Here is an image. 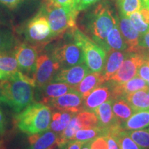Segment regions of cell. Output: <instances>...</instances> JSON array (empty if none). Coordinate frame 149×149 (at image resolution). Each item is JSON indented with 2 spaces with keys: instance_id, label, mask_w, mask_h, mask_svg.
<instances>
[{
  "instance_id": "6da1fadb",
  "label": "cell",
  "mask_w": 149,
  "mask_h": 149,
  "mask_svg": "<svg viewBox=\"0 0 149 149\" xmlns=\"http://www.w3.org/2000/svg\"><path fill=\"white\" fill-rule=\"evenodd\" d=\"M35 84L20 71L0 81V102L19 113L35 101Z\"/></svg>"
},
{
  "instance_id": "7a4b0ae2",
  "label": "cell",
  "mask_w": 149,
  "mask_h": 149,
  "mask_svg": "<svg viewBox=\"0 0 149 149\" xmlns=\"http://www.w3.org/2000/svg\"><path fill=\"white\" fill-rule=\"evenodd\" d=\"M117 22L118 17L114 14L109 5L102 3L86 16L84 29L91 40L107 53L108 34Z\"/></svg>"
},
{
  "instance_id": "3957f363",
  "label": "cell",
  "mask_w": 149,
  "mask_h": 149,
  "mask_svg": "<svg viewBox=\"0 0 149 149\" xmlns=\"http://www.w3.org/2000/svg\"><path fill=\"white\" fill-rule=\"evenodd\" d=\"M52 119L51 108L46 104L33 102L15 116L19 129L31 135L48 130Z\"/></svg>"
},
{
  "instance_id": "277c9868",
  "label": "cell",
  "mask_w": 149,
  "mask_h": 149,
  "mask_svg": "<svg viewBox=\"0 0 149 149\" xmlns=\"http://www.w3.org/2000/svg\"><path fill=\"white\" fill-rule=\"evenodd\" d=\"M47 18L53 39L60 37L67 31H71L75 27L78 14L74 8H64L44 1L42 8Z\"/></svg>"
},
{
  "instance_id": "5b68a950",
  "label": "cell",
  "mask_w": 149,
  "mask_h": 149,
  "mask_svg": "<svg viewBox=\"0 0 149 149\" xmlns=\"http://www.w3.org/2000/svg\"><path fill=\"white\" fill-rule=\"evenodd\" d=\"M70 33L74 42L82 50L85 64L91 71L102 72L107 52L77 27L70 31Z\"/></svg>"
},
{
  "instance_id": "8992f818",
  "label": "cell",
  "mask_w": 149,
  "mask_h": 149,
  "mask_svg": "<svg viewBox=\"0 0 149 149\" xmlns=\"http://www.w3.org/2000/svg\"><path fill=\"white\" fill-rule=\"evenodd\" d=\"M23 33L26 40L39 48L46 45L53 40L51 28L42 8L28 22Z\"/></svg>"
},
{
  "instance_id": "52a82bcc",
  "label": "cell",
  "mask_w": 149,
  "mask_h": 149,
  "mask_svg": "<svg viewBox=\"0 0 149 149\" xmlns=\"http://www.w3.org/2000/svg\"><path fill=\"white\" fill-rule=\"evenodd\" d=\"M72 40L71 42L57 46L50 54L59 64L60 69H66L85 62L82 50L74 42L72 37Z\"/></svg>"
},
{
  "instance_id": "ba28073f",
  "label": "cell",
  "mask_w": 149,
  "mask_h": 149,
  "mask_svg": "<svg viewBox=\"0 0 149 149\" xmlns=\"http://www.w3.org/2000/svg\"><path fill=\"white\" fill-rule=\"evenodd\" d=\"M38 50V47L26 43L19 44L14 49L19 71L33 79L36 70Z\"/></svg>"
},
{
  "instance_id": "9c48e42d",
  "label": "cell",
  "mask_w": 149,
  "mask_h": 149,
  "mask_svg": "<svg viewBox=\"0 0 149 149\" xmlns=\"http://www.w3.org/2000/svg\"><path fill=\"white\" fill-rule=\"evenodd\" d=\"M59 70V64L51 55L44 53L39 56L37 61L36 70L33 76L35 88L42 87L51 82Z\"/></svg>"
},
{
  "instance_id": "30bf717a",
  "label": "cell",
  "mask_w": 149,
  "mask_h": 149,
  "mask_svg": "<svg viewBox=\"0 0 149 149\" xmlns=\"http://www.w3.org/2000/svg\"><path fill=\"white\" fill-rule=\"evenodd\" d=\"M84 99L77 91L72 90L63 95L51 99L46 105L61 111L77 113L83 111Z\"/></svg>"
},
{
  "instance_id": "8fae6325",
  "label": "cell",
  "mask_w": 149,
  "mask_h": 149,
  "mask_svg": "<svg viewBox=\"0 0 149 149\" xmlns=\"http://www.w3.org/2000/svg\"><path fill=\"white\" fill-rule=\"evenodd\" d=\"M144 58L137 53H129L118 70L110 80L117 84H123L137 74V70Z\"/></svg>"
},
{
  "instance_id": "7c38bea8",
  "label": "cell",
  "mask_w": 149,
  "mask_h": 149,
  "mask_svg": "<svg viewBox=\"0 0 149 149\" xmlns=\"http://www.w3.org/2000/svg\"><path fill=\"white\" fill-rule=\"evenodd\" d=\"M113 100H109L104 102L94 111L97 117L98 127L103 130L107 135L123 128L113 113L112 109Z\"/></svg>"
},
{
  "instance_id": "4fadbf2b",
  "label": "cell",
  "mask_w": 149,
  "mask_h": 149,
  "mask_svg": "<svg viewBox=\"0 0 149 149\" xmlns=\"http://www.w3.org/2000/svg\"><path fill=\"white\" fill-rule=\"evenodd\" d=\"M91 71L85 63L66 69H60L56 73L51 82H62L72 88L79 84Z\"/></svg>"
},
{
  "instance_id": "5bb4252c",
  "label": "cell",
  "mask_w": 149,
  "mask_h": 149,
  "mask_svg": "<svg viewBox=\"0 0 149 149\" xmlns=\"http://www.w3.org/2000/svg\"><path fill=\"white\" fill-rule=\"evenodd\" d=\"M118 24L120 32L127 46L126 51L128 53H138L140 35L132 24L130 19L120 13L118 17Z\"/></svg>"
},
{
  "instance_id": "9a60e30c",
  "label": "cell",
  "mask_w": 149,
  "mask_h": 149,
  "mask_svg": "<svg viewBox=\"0 0 149 149\" xmlns=\"http://www.w3.org/2000/svg\"><path fill=\"white\" fill-rule=\"evenodd\" d=\"M107 84L101 86L94 89L84 100L83 111L94 112L98 107L104 102L112 98V89L109 81Z\"/></svg>"
},
{
  "instance_id": "2e32d148",
  "label": "cell",
  "mask_w": 149,
  "mask_h": 149,
  "mask_svg": "<svg viewBox=\"0 0 149 149\" xmlns=\"http://www.w3.org/2000/svg\"><path fill=\"white\" fill-rule=\"evenodd\" d=\"M35 88V97L40 103L44 104H46L51 99L61 96L73 90L70 86L62 82H50Z\"/></svg>"
},
{
  "instance_id": "e0dca14e",
  "label": "cell",
  "mask_w": 149,
  "mask_h": 149,
  "mask_svg": "<svg viewBox=\"0 0 149 149\" xmlns=\"http://www.w3.org/2000/svg\"><path fill=\"white\" fill-rule=\"evenodd\" d=\"M128 53L126 51H115L109 50L107 53L105 65L102 70L104 79L106 81H109L116 72L118 70Z\"/></svg>"
},
{
  "instance_id": "ac0fdd59",
  "label": "cell",
  "mask_w": 149,
  "mask_h": 149,
  "mask_svg": "<svg viewBox=\"0 0 149 149\" xmlns=\"http://www.w3.org/2000/svg\"><path fill=\"white\" fill-rule=\"evenodd\" d=\"M58 135L53 130L30 135L29 141L31 149H54L57 145Z\"/></svg>"
},
{
  "instance_id": "d6986e66",
  "label": "cell",
  "mask_w": 149,
  "mask_h": 149,
  "mask_svg": "<svg viewBox=\"0 0 149 149\" xmlns=\"http://www.w3.org/2000/svg\"><path fill=\"white\" fill-rule=\"evenodd\" d=\"M107 82L102 72H89L79 84L72 89L77 91L85 99L92 91L96 88Z\"/></svg>"
},
{
  "instance_id": "ffe728a7",
  "label": "cell",
  "mask_w": 149,
  "mask_h": 149,
  "mask_svg": "<svg viewBox=\"0 0 149 149\" xmlns=\"http://www.w3.org/2000/svg\"><path fill=\"white\" fill-rule=\"evenodd\" d=\"M19 71L13 51L0 53V80L7 79Z\"/></svg>"
},
{
  "instance_id": "44dd1931",
  "label": "cell",
  "mask_w": 149,
  "mask_h": 149,
  "mask_svg": "<svg viewBox=\"0 0 149 149\" xmlns=\"http://www.w3.org/2000/svg\"><path fill=\"white\" fill-rule=\"evenodd\" d=\"M112 109L117 121L122 125L135 113L125 97L113 100Z\"/></svg>"
},
{
  "instance_id": "7402d4cb",
  "label": "cell",
  "mask_w": 149,
  "mask_h": 149,
  "mask_svg": "<svg viewBox=\"0 0 149 149\" xmlns=\"http://www.w3.org/2000/svg\"><path fill=\"white\" fill-rule=\"evenodd\" d=\"M139 35H143L149 31V8L146 5L140 10L130 14L128 17Z\"/></svg>"
},
{
  "instance_id": "603a6c76",
  "label": "cell",
  "mask_w": 149,
  "mask_h": 149,
  "mask_svg": "<svg viewBox=\"0 0 149 149\" xmlns=\"http://www.w3.org/2000/svg\"><path fill=\"white\" fill-rule=\"evenodd\" d=\"M149 126V110L135 113L122 124L125 130H139Z\"/></svg>"
},
{
  "instance_id": "cb8c5ba5",
  "label": "cell",
  "mask_w": 149,
  "mask_h": 149,
  "mask_svg": "<svg viewBox=\"0 0 149 149\" xmlns=\"http://www.w3.org/2000/svg\"><path fill=\"white\" fill-rule=\"evenodd\" d=\"M125 98L135 113L149 110V96L147 91H137L127 95Z\"/></svg>"
},
{
  "instance_id": "d4e9b609",
  "label": "cell",
  "mask_w": 149,
  "mask_h": 149,
  "mask_svg": "<svg viewBox=\"0 0 149 149\" xmlns=\"http://www.w3.org/2000/svg\"><path fill=\"white\" fill-rule=\"evenodd\" d=\"M75 114L77 113H72L66 111H59L54 112L52 114L50 128L59 135L66 128L72 117Z\"/></svg>"
},
{
  "instance_id": "484cf974",
  "label": "cell",
  "mask_w": 149,
  "mask_h": 149,
  "mask_svg": "<svg viewBox=\"0 0 149 149\" xmlns=\"http://www.w3.org/2000/svg\"><path fill=\"white\" fill-rule=\"evenodd\" d=\"M107 44L109 51V50H115V51H126L127 50V46L124 42L122 33L120 32V28H119L118 22L108 34Z\"/></svg>"
},
{
  "instance_id": "4316f807",
  "label": "cell",
  "mask_w": 149,
  "mask_h": 149,
  "mask_svg": "<svg viewBox=\"0 0 149 149\" xmlns=\"http://www.w3.org/2000/svg\"><path fill=\"white\" fill-rule=\"evenodd\" d=\"M18 44L16 36L10 29L0 27V53L13 51Z\"/></svg>"
},
{
  "instance_id": "83f0119b",
  "label": "cell",
  "mask_w": 149,
  "mask_h": 149,
  "mask_svg": "<svg viewBox=\"0 0 149 149\" xmlns=\"http://www.w3.org/2000/svg\"><path fill=\"white\" fill-rule=\"evenodd\" d=\"M81 126H80V124L75 114L72 117L66 128L58 135L57 146L60 147L66 144L68 141L73 140L74 135H75L77 130L81 129Z\"/></svg>"
},
{
  "instance_id": "f1b7e54d",
  "label": "cell",
  "mask_w": 149,
  "mask_h": 149,
  "mask_svg": "<svg viewBox=\"0 0 149 149\" xmlns=\"http://www.w3.org/2000/svg\"><path fill=\"white\" fill-rule=\"evenodd\" d=\"M107 135L105 132L101 129L100 127H95L91 128H81L78 130L74 135L73 140L86 142V141H92L97 137H101V136Z\"/></svg>"
},
{
  "instance_id": "f546056e",
  "label": "cell",
  "mask_w": 149,
  "mask_h": 149,
  "mask_svg": "<svg viewBox=\"0 0 149 149\" xmlns=\"http://www.w3.org/2000/svg\"><path fill=\"white\" fill-rule=\"evenodd\" d=\"M117 3L120 13L126 17L139 11L145 6L143 0H117Z\"/></svg>"
},
{
  "instance_id": "4dcf8cb0",
  "label": "cell",
  "mask_w": 149,
  "mask_h": 149,
  "mask_svg": "<svg viewBox=\"0 0 149 149\" xmlns=\"http://www.w3.org/2000/svg\"><path fill=\"white\" fill-rule=\"evenodd\" d=\"M109 135L116 139L121 149H141L131 139L125 130L121 129Z\"/></svg>"
},
{
  "instance_id": "1f68e13d",
  "label": "cell",
  "mask_w": 149,
  "mask_h": 149,
  "mask_svg": "<svg viewBox=\"0 0 149 149\" xmlns=\"http://www.w3.org/2000/svg\"><path fill=\"white\" fill-rule=\"evenodd\" d=\"M126 131L131 139L141 149H149V130L148 128Z\"/></svg>"
},
{
  "instance_id": "d6a6232c",
  "label": "cell",
  "mask_w": 149,
  "mask_h": 149,
  "mask_svg": "<svg viewBox=\"0 0 149 149\" xmlns=\"http://www.w3.org/2000/svg\"><path fill=\"white\" fill-rule=\"evenodd\" d=\"M81 128H91L98 126V120L94 112L82 111L76 114Z\"/></svg>"
},
{
  "instance_id": "836d02e7",
  "label": "cell",
  "mask_w": 149,
  "mask_h": 149,
  "mask_svg": "<svg viewBox=\"0 0 149 149\" xmlns=\"http://www.w3.org/2000/svg\"><path fill=\"white\" fill-rule=\"evenodd\" d=\"M139 46L141 48V55L144 58L145 56L149 53V31L144 34L140 35Z\"/></svg>"
},
{
  "instance_id": "e575fe53",
  "label": "cell",
  "mask_w": 149,
  "mask_h": 149,
  "mask_svg": "<svg viewBox=\"0 0 149 149\" xmlns=\"http://www.w3.org/2000/svg\"><path fill=\"white\" fill-rule=\"evenodd\" d=\"M137 74L144 79L145 81H149V61L144 59L141 64L139 66L137 70Z\"/></svg>"
},
{
  "instance_id": "d590c367",
  "label": "cell",
  "mask_w": 149,
  "mask_h": 149,
  "mask_svg": "<svg viewBox=\"0 0 149 149\" xmlns=\"http://www.w3.org/2000/svg\"><path fill=\"white\" fill-rule=\"evenodd\" d=\"M100 1V0H74V8L76 10L79 12L86 8H88L94 3Z\"/></svg>"
},
{
  "instance_id": "8d00e7d4",
  "label": "cell",
  "mask_w": 149,
  "mask_h": 149,
  "mask_svg": "<svg viewBox=\"0 0 149 149\" xmlns=\"http://www.w3.org/2000/svg\"><path fill=\"white\" fill-rule=\"evenodd\" d=\"M91 149H109L105 137H98L91 142Z\"/></svg>"
},
{
  "instance_id": "74e56055",
  "label": "cell",
  "mask_w": 149,
  "mask_h": 149,
  "mask_svg": "<svg viewBox=\"0 0 149 149\" xmlns=\"http://www.w3.org/2000/svg\"><path fill=\"white\" fill-rule=\"evenodd\" d=\"M44 1L53 3L57 6H60L64 8H74V0H44Z\"/></svg>"
},
{
  "instance_id": "f35d334b",
  "label": "cell",
  "mask_w": 149,
  "mask_h": 149,
  "mask_svg": "<svg viewBox=\"0 0 149 149\" xmlns=\"http://www.w3.org/2000/svg\"><path fill=\"white\" fill-rule=\"evenodd\" d=\"M24 0H0V3L9 9H15L23 2Z\"/></svg>"
},
{
  "instance_id": "ab89813d",
  "label": "cell",
  "mask_w": 149,
  "mask_h": 149,
  "mask_svg": "<svg viewBox=\"0 0 149 149\" xmlns=\"http://www.w3.org/2000/svg\"><path fill=\"white\" fill-rule=\"evenodd\" d=\"M84 142L79 141L72 140L67 142L63 146L59 147L60 149H81Z\"/></svg>"
},
{
  "instance_id": "60d3db41",
  "label": "cell",
  "mask_w": 149,
  "mask_h": 149,
  "mask_svg": "<svg viewBox=\"0 0 149 149\" xmlns=\"http://www.w3.org/2000/svg\"><path fill=\"white\" fill-rule=\"evenodd\" d=\"M105 138L107 141L108 148H109V149H121L116 139L113 137H112L111 135H106Z\"/></svg>"
},
{
  "instance_id": "b9f144b4",
  "label": "cell",
  "mask_w": 149,
  "mask_h": 149,
  "mask_svg": "<svg viewBox=\"0 0 149 149\" xmlns=\"http://www.w3.org/2000/svg\"><path fill=\"white\" fill-rule=\"evenodd\" d=\"M5 131V117L2 111L0 109V135Z\"/></svg>"
},
{
  "instance_id": "7bdbcfd3",
  "label": "cell",
  "mask_w": 149,
  "mask_h": 149,
  "mask_svg": "<svg viewBox=\"0 0 149 149\" xmlns=\"http://www.w3.org/2000/svg\"><path fill=\"white\" fill-rule=\"evenodd\" d=\"M91 141H89L84 143L81 149H91Z\"/></svg>"
},
{
  "instance_id": "ee69618b",
  "label": "cell",
  "mask_w": 149,
  "mask_h": 149,
  "mask_svg": "<svg viewBox=\"0 0 149 149\" xmlns=\"http://www.w3.org/2000/svg\"><path fill=\"white\" fill-rule=\"evenodd\" d=\"M143 1H144V4L146 5L148 8H149V0H143Z\"/></svg>"
},
{
  "instance_id": "f6af8a7d",
  "label": "cell",
  "mask_w": 149,
  "mask_h": 149,
  "mask_svg": "<svg viewBox=\"0 0 149 149\" xmlns=\"http://www.w3.org/2000/svg\"><path fill=\"white\" fill-rule=\"evenodd\" d=\"M144 59H146V60H147V61H149V53L148 54V55H146V56H145Z\"/></svg>"
},
{
  "instance_id": "bcb514c9",
  "label": "cell",
  "mask_w": 149,
  "mask_h": 149,
  "mask_svg": "<svg viewBox=\"0 0 149 149\" xmlns=\"http://www.w3.org/2000/svg\"><path fill=\"white\" fill-rule=\"evenodd\" d=\"M148 96H149V90L148 91Z\"/></svg>"
},
{
  "instance_id": "7dc6e473",
  "label": "cell",
  "mask_w": 149,
  "mask_h": 149,
  "mask_svg": "<svg viewBox=\"0 0 149 149\" xmlns=\"http://www.w3.org/2000/svg\"><path fill=\"white\" fill-rule=\"evenodd\" d=\"M148 88H149V81L148 82Z\"/></svg>"
},
{
  "instance_id": "c3c4849f",
  "label": "cell",
  "mask_w": 149,
  "mask_h": 149,
  "mask_svg": "<svg viewBox=\"0 0 149 149\" xmlns=\"http://www.w3.org/2000/svg\"><path fill=\"white\" fill-rule=\"evenodd\" d=\"M148 130H149V126H148Z\"/></svg>"
}]
</instances>
